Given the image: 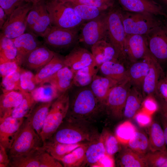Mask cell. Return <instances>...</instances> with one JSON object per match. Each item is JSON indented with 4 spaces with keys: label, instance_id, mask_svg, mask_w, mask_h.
<instances>
[{
    "label": "cell",
    "instance_id": "14",
    "mask_svg": "<svg viewBox=\"0 0 167 167\" xmlns=\"http://www.w3.org/2000/svg\"><path fill=\"white\" fill-rule=\"evenodd\" d=\"M125 49L126 58L135 62L152 55L148 49L145 36L126 35Z\"/></svg>",
    "mask_w": 167,
    "mask_h": 167
},
{
    "label": "cell",
    "instance_id": "32",
    "mask_svg": "<svg viewBox=\"0 0 167 167\" xmlns=\"http://www.w3.org/2000/svg\"><path fill=\"white\" fill-rule=\"evenodd\" d=\"M84 143L67 144L47 141L43 144V147L54 158L61 161L65 156Z\"/></svg>",
    "mask_w": 167,
    "mask_h": 167
},
{
    "label": "cell",
    "instance_id": "9",
    "mask_svg": "<svg viewBox=\"0 0 167 167\" xmlns=\"http://www.w3.org/2000/svg\"><path fill=\"white\" fill-rule=\"evenodd\" d=\"M32 5L31 2H25L16 8L7 16L1 33L11 39L24 33L27 29L28 15Z\"/></svg>",
    "mask_w": 167,
    "mask_h": 167
},
{
    "label": "cell",
    "instance_id": "54",
    "mask_svg": "<svg viewBox=\"0 0 167 167\" xmlns=\"http://www.w3.org/2000/svg\"><path fill=\"white\" fill-rule=\"evenodd\" d=\"M114 166L115 162L113 156L106 153L92 167H113Z\"/></svg>",
    "mask_w": 167,
    "mask_h": 167
},
{
    "label": "cell",
    "instance_id": "60",
    "mask_svg": "<svg viewBox=\"0 0 167 167\" xmlns=\"http://www.w3.org/2000/svg\"><path fill=\"white\" fill-rule=\"evenodd\" d=\"M39 0H24V1L26 2H30L32 3H36Z\"/></svg>",
    "mask_w": 167,
    "mask_h": 167
},
{
    "label": "cell",
    "instance_id": "3",
    "mask_svg": "<svg viewBox=\"0 0 167 167\" xmlns=\"http://www.w3.org/2000/svg\"><path fill=\"white\" fill-rule=\"evenodd\" d=\"M43 145L40 137L28 119L25 118L9 150V157L26 153Z\"/></svg>",
    "mask_w": 167,
    "mask_h": 167
},
{
    "label": "cell",
    "instance_id": "58",
    "mask_svg": "<svg viewBox=\"0 0 167 167\" xmlns=\"http://www.w3.org/2000/svg\"><path fill=\"white\" fill-rule=\"evenodd\" d=\"M165 120L164 122V133L166 144L167 145V120L164 118Z\"/></svg>",
    "mask_w": 167,
    "mask_h": 167
},
{
    "label": "cell",
    "instance_id": "33",
    "mask_svg": "<svg viewBox=\"0 0 167 167\" xmlns=\"http://www.w3.org/2000/svg\"><path fill=\"white\" fill-rule=\"evenodd\" d=\"M148 134L151 152L166 151L163 130L158 123L154 122L150 125Z\"/></svg>",
    "mask_w": 167,
    "mask_h": 167
},
{
    "label": "cell",
    "instance_id": "42",
    "mask_svg": "<svg viewBox=\"0 0 167 167\" xmlns=\"http://www.w3.org/2000/svg\"><path fill=\"white\" fill-rule=\"evenodd\" d=\"M136 128L130 122L125 121L116 128L115 136L120 143L127 145L136 132Z\"/></svg>",
    "mask_w": 167,
    "mask_h": 167
},
{
    "label": "cell",
    "instance_id": "41",
    "mask_svg": "<svg viewBox=\"0 0 167 167\" xmlns=\"http://www.w3.org/2000/svg\"><path fill=\"white\" fill-rule=\"evenodd\" d=\"M69 3L84 21L96 19L103 14L105 11L93 6Z\"/></svg>",
    "mask_w": 167,
    "mask_h": 167
},
{
    "label": "cell",
    "instance_id": "34",
    "mask_svg": "<svg viewBox=\"0 0 167 167\" xmlns=\"http://www.w3.org/2000/svg\"><path fill=\"white\" fill-rule=\"evenodd\" d=\"M99 66L96 63L74 72L73 84L78 87L90 84L97 75Z\"/></svg>",
    "mask_w": 167,
    "mask_h": 167
},
{
    "label": "cell",
    "instance_id": "37",
    "mask_svg": "<svg viewBox=\"0 0 167 167\" xmlns=\"http://www.w3.org/2000/svg\"><path fill=\"white\" fill-rule=\"evenodd\" d=\"M88 142L85 143L65 156L61 161L65 167H77L86 164V152Z\"/></svg>",
    "mask_w": 167,
    "mask_h": 167
},
{
    "label": "cell",
    "instance_id": "23",
    "mask_svg": "<svg viewBox=\"0 0 167 167\" xmlns=\"http://www.w3.org/2000/svg\"><path fill=\"white\" fill-rule=\"evenodd\" d=\"M118 84L110 78L96 75L90 84V88L100 103L104 105L111 90Z\"/></svg>",
    "mask_w": 167,
    "mask_h": 167
},
{
    "label": "cell",
    "instance_id": "22",
    "mask_svg": "<svg viewBox=\"0 0 167 167\" xmlns=\"http://www.w3.org/2000/svg\"><path fill=\"white\" fill-rule=\"evenodd\" d=\"M91 50L95 61L99 66L105 62L117 60L118 58L114 47L106 39L94 44L91 47Z\"/></svg>",
    "mask_w": 167,
    "mask_h": 167
},
{
    "label": "cell",
    "instance_id": "8",
    "mask_svg": "<svg viewBox=\"0 0 167 167\" xmlns=\"http://www.w3.org/2000/svg\"><path fill=\"white\" fill-rule=\"evenodd\" d=\"M99 103L90 88L81 89L75 95L70 105L71 116L69 117L75 120L87 117L96 111Z\"/></svg>",
    "mask_w": 167,
    "mask_h": 167
},
{
    "label": "cell",
    "instance_id": "21",
    "mask_svg": "<svg viewBox=\"0 0 167 167\" xmlns=\"http://www.w3.org/2000/svg\"><path fill=\"white\" fill-rule=\"evenodd\" d=\"M152 55L142 60L133 62L127 70L128 78L131 85L140 90L143 83L150 68V60Z\"/></svg>",
    "mask_w": 167,
    "mask_h": 167
},
{
    "label": "cell",
    "instance_id": "52",
    "mask_svg": "<svg viewBox=\"0 0 167 167\" xmlns=\"http://www.w3.org/2000/svg\"><path fill=\"white\" fill-rule=\"evenodd\" d=\"M153 96L150 95L147 96L143 101L144 108L150 115L155 112L158 108V104Z\"/></svg>",
    "mask_w": 167,
    "mask_h": 167
},
{
    "label": "cell",
    "instance_id": "24",
    "mask_svg": "<svg viewBox=\"0 0 167 167\" xmlns=\"http://www.w3.org/2000/svg\"><path fill=\"white\" fill-rule=\"evenodd\" d=\"M23 98L22 91L3 92L0 98V121L11 116L14 109L20 103Z\"/></svg>",
    "mask_w": 167,
    "mask_h": 167
},
{
    "label": "cell",
    "instance_id": "35",
    "mask_svg": "<svg viewBox=\"0 0 167 167\" xmlns=\"http://www.w3.org/2000/svg\"><path fill=\"white\" fill-rule=\"evenodd\" d=\"M30 93L38 103L54 101L61 94L53 86L46 83L40 85Z\"/></svg>",
    "mask_w": 167,
    "mask_h": 167
},
{
    "label": "cell",
    "instance_id": "43",
    "mask_svg": "<svg viewBox=\"0 0 167 167\" xmlns=\"http://www.w3.org/2000/svg\"><path fill=\"white\" fill-rule=\"evenodd\" d=\"M21 70L2 77L1 85L3 92L12 91H24L21 88L20 84Z\"/></svg>",
    "mask_w": 167,
    "mask_h": 167
},
{
    "label": "cell",
    "instance_id": "48",
    "mask_svg": "<svg viewBox=\"0 0 167 167\" xmlns=\"http://www.w3.org/2000/svg\"><path fill=\"white\" fill-rule=\"evenodd\" d=\"M45 150L39 157V167H62V165Z\"/></svg>",
    "mask_w": 167,
    "mask_h": 167
},
{
    "label": "cell",
    "instance_id": "17",
    "mask_svg": "<svg viewBox=\"0 0 167 167\" xmlns=\"http://www.w3.org/2000/svg\"><path fill=\"white\" fill-rule=\"evenodd\" d=\"M66 66L75 72L96 63L91 53L85 49L75 47L64 58Z\"/></svg>",
    "mask_w": 167,
    "mask_h": 167
},
{
    "label": "cell",
    "instance_id": "63",
    "mask_svg": "<svg viewBox=\"0 0 167 167\" xmlns=\"http://www.w3.org/2000/svg\"><path fill=\"white\" fill-rule=\"evenodd\" d=\"M166 17H167V16Z\"/></svg>",
    "mask_w": 167,
    "mask_h": 167
},
{
    "label": "cell",
    "instance_id": "47",
    "mask_svg": "<svg viewBox=\"0 0 167 167\" xmlns=\"http://www.w3.org/2000/svg\"><path fill=\"white\" fill-rule=\"evenodd\" d=\"M20 84L23 90L31 92L36 88L35 75L31 71L21 69L20 71Z\"/></svg>",
    "mask_w": 167,
    "mask_h": 167
},
{
    "label": "cell",
    "instance_id": "2",
    "mask_svg": "<svg viewBox=\"0 0 167 167\" xmlns=\"http://www.w3.org/2000/svg\"><path fill=\"white\" fill-rule=\"evenodd\" d=\"M52 25L66 28H78L84 21L70 4L59 0L46 1Z\"/></svg>",
    "mask_w": 167,
    "mask_h": 167
},
{
    "label": "cell",
    "instance_id": "18",
    "mask_svg": "<svg viewBox=\"0 0 167 167\" xmlns=\"http://www.w3.org/2000/svg\"><path fill=\"white\" fill-rule=\"evenodd\" d=\"M55 54L46 46L41 45L25 57L22 65L30 70L40 69L49 62Z\"/></svg>",
    "mask_w": 167,
    "mask_h": 167
},
{
    "label": "cell",
    "instance_id": "55",
    "mask_svg": "<svg viewBox=\"0 0 167 167\" xmlns=\"http://www.w3.org/2000/svg\"><path fill=\"white\" fill-rule=\"evenodd\" d=\"M10 161L9 157L6 152V149L0 144V167L9 166Z\"/></svg>",
    "mask_w": 167,
    "mask_h": 167
},
{
    "label": "cell",
    "instance_id": "44",
    "mask_svg": "<svg viewBox=\"0 0 167 167\" xmlns=\"http://www.w3.org/2000/svg\"><path fill=\"white\" fill-rule=\"evenodd\" d=\"M71 4L83 5L97 7L105 11L115 6V0H59Z\"/></svg>",
    "mask_w": 167,
    "mask_h": 167
},
{
    "label": "cell",
    "instance_id": "26",
    "mask_svg": "<svg viewBox=\"0 0 167 167\" xmlns=\"http://www.w3.org/2000/svg\"><path fill=\"white\" fill-rule=\"evenodd\" d=\"M66 66L63 58L55 54L52 59L46 64L40 68L35 75L36 84H44L58 71Z\"/></svg>",
    "mask_w": 167,
    "mask_h": 167
},
{
    "label": "cell",
    "instance_id": "19",
    "mask_svg": "<svg viewBox=\"0 0 167 167\" xmlns=\"http://www.w3.org/2000/svg\"><path fill=\"white\" fill-rule=\"evenodd\" d=\"M163 73L160 63L152 56L150 60L149 71L142 86L141 91L144 99L148 96L156 94L157 85L159 79L163 76Z\"/></svg>",
    "mask_w": 167,
    "mask_h": 167
},
{
    "label": "cell",
    "instance_id": "38",
    "mask_svg": "<svg viewBox=\"0 0 167 167\" xmlns=\"http://www.w3.org/2000/svg\"><path fill=\"white\" fill-rule=\"evenodd\" d=\"M23 98L20 103L12 111V117L17 118H27L38 102L34 99L30 92L22 91Z\"/></svg>",
    "mask_w": 167,
    "mask_h": 167
},
{
    "label": "cell",
    "instance_id": "1",
    "mask_svg": "<svg viewBox=\"0 0 167 167\" xmlns=\"http://www.w3.org/2000/svg\"><path fill=\"white\" fill-rule=\"evenodd\" d=\"M70 105L67 91L53 101L40 134L43 144L50 138L63 122L68 114Z\"/></svg>",
    "mask_w": 167,
    "mask_h": 167
},
{
    "label": "cell",
    "instance_id": "28",
    "mask_svg": "<svg viewBox=\"0 0 167 167\" xmlns=\"http://www.w3.org/2000/svg\"><path fill=\"white\" fill-rule=\"evenodd\" d=\"M53 102H39L40 103L38 105H36L29 115L27 118L40 136L44 123Z\"/></svg>",
    "mask_w": 167,
    "mask_h": 167
},
{
    "label": "cell",
    "instance_id": "27",
    "mask_svg": "<svg viewBox=\"0 0 167 167\" xmlns=\"http://www.w3.org/2000/svg\"><path fill=\"white\" fill-rule=\"evenodd\" d=\"M99 70L103 76L121 83L128 79L127 70L118 60L107 62L99 66Z\"/></svg>",
    "mask_w": 167,
    "mask_h": 167
},
{
    "label": "cell",
    "instance_id": "13",
    "mask_svg": "<svg viewBox=\"0 0 167 167\" xmlns=\"http://www.w3.org/2000/svg\"><path fill=\"white\" fill-rule=\"evenodd\" d=\"M131 86L128 79L116 85L109 92L104 105L114 116L119 117L122 114Z\"/></svg>",
    "mask_w": 167,
    "mask_h": 167
},
{
    "label": "cell",
    "instance_id": "15",
    "mask_svg": "<svg viewBox=\"0 0 167 167\" xmlns=\"http://www.w3.org/2000/svg\"><path fill=\"white\" fill-rule=\"evenodd\" d=\"M122 9L126 11L148 13L166 17L163 7L154 0H117Z\"/></svg>",
    "mask_w": 167,
    "mask_h": 167
},
{
    "label": "cell",
    "instance_id": "10",
    "mask_svg": "<svg viewBox=\"0 0 167 167\" xmlns=\"http://www.w3.org/2000/svg\"><path fill=\"white\" fill-rule=\"evenodd\" d=\"M149 50L157 62H167V22L160 24L145 36Z\"/></svg>",
    "mask_w": 167,
    "mask_h": 167
},
{
    "label": "cell",
    "instance_id": "40",
    "mask_svg": "<svg viewBox=\"0 0 167 167\" xmlns=\"http://www.w3.org/2000/svg\"><path fill=\"white\" fill-rule=\"evenodd\" d=\"M127 145L132 150L143 156L149 149L148 139L143 132L136 131Z\"/></svg>",
    "mask_w": 167,
    "mask_h": 167
},
{
    "label": "cell",
    "instance_id": "64",
    "mask_svg": "<svg viewBox=\"0 0 167 167\" xmlns=\"http://www.w3.org/2000/svg\"></svg>",
    "mask_w": 167,
    "mask_h": 167
},
{
    "label": "cell",
    "instance_id": "56",
    "mask_svg": "<svg viewBox=\"0 0 167 167\" xmlns=\"http://www.w3.org/2000/svg\"><path fill=\"white\" fill-rule=\"evenodd\" d=\"M160 108L161 112L163 117L167 120V102L161 99Z\"/></svg>",
    "mask_w": 167,
    "mask_h": 167
},
{
    "label": "cell",
    "instance_id": "6",
    "mask_svg": "<svg viewBox=\"0 0 167 167\" xmlns=\"http://www.w3.org/2000/svg\"><path fill=\"white\" fill-rule=\"evenodd\" d=\"M52 26L46 1L39 0L33 3L27 16L26 30L28 32L43 37Z\"/></svg>",
    "mask_w": 167,
    "mask_h": 167
},
{
    "label": "cell",
    "instance_id": "30",
    "mask_svg": "<svg viewBox=\"0 0 167 167\" xmlns=\"http://www.w3.org/2000/svg\"><path fill=\"white\" fill-rule=\"evenodd\" d=\"M105 153L101 134L97 136L93 135L88 142L86 152V164L92 167Z\"/></svg>",
    "mask_w": 167,
    "mask_h": 167
},
{
    "label": "cell",
    "instance_id": "7",
    "mask_svg": "<svg viewBox=\"0 0 167 167\" xmlns=\"http://www.w3.org/2000/svg\"><path fill=\"white\" fill-rule=\"evenodd\" d=\"M66 119L64 120L56 132L46 141L75 144L91 140L93 135L87 129L73 124L71 118Z\"/></svg>",
    "mask_w": 167,
    "mask_h": 167
},
{
    "label": "cell",
    "instance_id": "4",
    "mask_svg": "<svg viewBox=\"0 0 167 167\" xmlns=\"http://www.w3.org/2000/svg\"><path fill=\"white\" fill-rule=\"evenodd\" d=\"M155 16L148 13L122 11V21L126 34L146 35L161 21Z\"/></svg>",
    "mask_w": 167,
    "mask_h": 167
},
{
    "label": "cell",
    "instance_id": "62",
    "mask_svg": "<svg viewBox=\"0 0 167 167\" xmlns=\"http://www.w3.org/2000/svg\"><path fill=\"white\" fill-rule=\"evenodd\" d=\"M166 75H167V74Z\"/></svg>",
    "mask_w": 167,
    "mask_h": 167
},
{
    "label": "cell",
    "instance_id": "12",
    "mask_svg": "<svg viewBox=\"0 0 167 167\" xmlns=\"http://www.w3.org/2000/svg\"><path fill=\"white\" fill-rule=\"evenodd\" d=\"M78 28H66L52 25L43 37L44 42L56 49L68 47L79 38Z\"/></svg>",
    "mask_w": 167,
    "mask_h": 167
},
{
    "label": "cell",
    "instance_id": "61",
    "mask_svg": "<svg viewBox=\"0 0 167 167\" xmlns=\"http://www.w3.org/2000/svg\"><path fill=\"white\" fill-rule=\"evenodd\" d=\"M163 167H167V161L164 165Z\"/></svg>",
    "mask_w": 167,
    "mask_h": 167
},
{
    "label": "cell",
    "instance_id": "53",
    "mask_svg": "<svg viewBox=\"0 0 167 167\" xmlns=\"http://www.w3.org/2000/svg\"><path fill=\"white\" fill-rule=\"evenodd\" d=\"M135 118L136 122L141 126H146L151 124L152 119L150 114L147 112H138Z\"/></svg>",
    "mask_w": 167,
    "mask_h": 167
},
{
    "label": "cell",
    "instance_id": "29",
    "mask_svg": "<svg viewBox=\"0 0 167 167\" xmlns=\"http://www.w3.org/2000/svg\"><path fill=\"white\" fill-rule=\"evenodd\" d=\"M45 149L43 146L28 152L9 157L11 167H39V157Z\"/></svg>",
    "mask_w": 167,
    "mask_h": 167
},
{
    "label": "cell",
    "instance_id": "20",
    "mask_svg": "<svg viewBox=\"0 0 167 167\" xmlns=\"http://www.w3.org/2000/svg\"><path fill=\"white\" fill-rule=\"evenodd\" d=\"M37 37L28 32L12 39L17 49V59L20 66L29 53L41 45Z\"/></svg>",
    "mask_w": 167,
    "mask_h": 167
},
{
    "label": "cell",
    "instance_id": "16",
    "mask_svg": "<svg viewBox=\"0 0 167 167\" xmlns=\"http://www.w3.org/2000/svg\"><path fill=\"white\" fill-rule=\"evenodd\" d=\"M25 118L10 116L0 121V144L6 150L10 148Z\"/></svg>",
    "mask_w": 167,
    "mask_h": 167
},
{
    "label": "cell",
    "instance_id": "50",
    "mask_svg": "<svg viewBox=\"0 0 167 167\" xmlns=\"http://www.w3.org/2000/svg\"><path fill=\"white\" fill-rule=\"evenodd\" d=\"M25 2L24 0H0V7L8 16Z\"/></svg>",
    "mask_w": 167,
    "mask_h": 167
},
{
    "label": "cell",
    "instance_id": "31",
    "mask_svg": "<svg viewBox=\"0 0 167 167\" xmlns=\"http://www.w3.org/2000/svg\"><path fill=\"white\" fill-rule=\"evenodd\" d=\"M130 89L123 114L127 118H131L138 112L144 99L140 90L132 86Z\"/></svg>",
    "mask_w": 167,
    "mask_h": 167
},
{
    "label": "cell",
    "instance_id": "5",
    "mask_svg": "<svg viewBox=\"0 0 167 167\" xmlns=\"http://www.w3.org/2000/svg\"><path fill=\"white\" fill-rule=\"evenodd\" d=\"M121 10L114 6L107 13V36L118 58H126L125 42L126 33L122 18Z\"/></svg>",
    "mask_w": 167,
    "mask_h": 167
},
{
    "label": "cell",
    "instance_id": "11",
    "mask_svg": "<svg viewBox=\"0 0 167 167\" xmlns=\"http://www.w3.org/2000/svg\"><path fill=\"white\" fill-rule=\"evenodd\" d=\"M79 36L80 42L91 47L98 41L105 39L107 36V13L88 21L81 28Z\"/></svg>",
    "mask_w": 167,
    "mask_h": 167
},
{
    "label": "cell",
    "instance_id": "46",
    "mask_svg": "<svg viewBox=\"0 0 167 167\" xmlns=\"http://www.w3.org/2000/svg\"><path fill=\"white\" fill-rule=\"evenodd\" d=\"M103 140L106 153L113 156L120 150L119 142L115 136L107 131H104L101 134Z\"/></svg>",
    "mask_w": 167,
    "mask_h": 167
},
{
    "label": "cell",
    "instance_id": "36",
    "mask_svg": "<svg viewBox=\"0 0 167 167\" xmlns=\"http://www.w3.org/2000/svg\"><path fill=\"white\" fill-rule=\"evenodd\" d=\"M119 163L121 167H143L148 165L143 156L135 152L130 148H126L119 155Z\"/></svg>",
    "mask_w": 167,
    "mask_h": 167
},
{
    "label": "cell",
    "instance_id": "51",
    "mask_svg": "<svg viewBox=\"0 0 167 167\" xmlns=\"http://www.w3.org/2000/svg\"><path fill=\"white\" fill-rule=\"evenodd\" d=\"M160 98L167 102V76H163L159 80L157 85L156 94Z\"/></svg>",
    "mask_w": 167,
    "mask_h": 167
},
{
    "label": "cell",
    "instance_id": "59",
    "mask_svg": "<svg viewBox=\"0 0 167 167\" xmlns=\"http://www.w3.org/2000/svg\"><path fill=\"white\" fill-rule=\"evenodd\" d=\"M160 2L161 5L163 6H164L167 7V0H159Z\"/></svg>",
    "mask_w": 167,
    "mask_h": 167
},
{
    "label": "cell",
    "instance_id": "49",
    "mask_svg": "<svg viewBox=\"0 0 167 167\" xmlns=\"http://www.w3.org/2000/svg\"><path fill=\"white\" fill-rule=\"evenodd\" d=\"M0 64V73L2 78L21 69L20 65L17 61L6 62Z\"/></svg>",
    "mask_w": 167,
    "mask_h": 167
},
{
    "label": "cell",
    "instance_id": "57",
    "mask_svg": "<svg viewBox=\"0 0 167 167\" xmlns=\"http://www.w3.org/2000/svg\"><path fill=\"white\" fill-rule=\"evenodd\" d=\"M7 17V16L4 10L0 7V28L1 29L5 22Z\"/></svg>",
    "mask_w": 167,
    "mask_h": 167
},
{
    "label": "cell",
    "instance_id": "39",
    "mask_svg": "<svg viewBox=\"0 0 167 167\" xmlns=\"http://www.w3.org/2000/svg\"><path fill=\"white\" fill-rule=\"evenodd\" d=\"M17 55V49L13 39L4 36L1 33L0 63L8 61H18Z\"/></svg>",
    "mask_w": 167,
    "mask_h": 167
},
{
    "label": "cell",
    "instance_id": "25",
    "mask_svg": "<svg viewBox=\"0 0 167 167\" xmlns=\"http://www.w3.org/2000/svg\"><path fill=\"white\" fill-rule=\"evenodd\" d=\"M74 76L73 71L66 66L50 77L45 83L51 84L62 94L67 91L71 87L73 84Z\"/></svg>",
    "mask_w": 167,
    "mask_h": 167
},
{
    "label": "cell",
    "instance_id": "45",
    "mask_svg": "<svg viewBox=\"0 0 167 167\" xmlns=\"http://www.w3.org/2000/svg\"><path fill=\"white\" fill-rule=\"evenodd\" d=\"M148 166L163 167L167 161V152L156 151L147 153L143 156Z\"/></svg>",
    "mask_w": 167,
    "mask_h": 167
}]
</instances>
